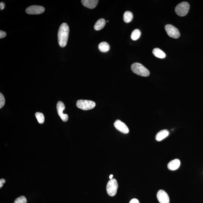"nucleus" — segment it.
I'll return each instance as SVG.
<instances>
[{
  "instance_id": "obj_1",
  "label": "nucleus",
  "mask_w": 203,
  "mask_h": 203,
  "mask_svg": "<svg viewBox=\"0 0 203 203\" xmlns=\"http://www.w3.org/2000/svg\"><path fill=\"white\" fill-rule=\"evenodd\" d=\"M69 32V27L66 23H63L60 27L58 32V42L60 46L63 47L67 44Z\"/></svg>"
},
{
  "instance_id": "obj_2",
  "label": "nucleus",
  "mask_w": 203,
  "mask_h": 203,
  "mask_svg": "<svg viewBox=\"0 0 203 203\" xmlns=\"http://www.w3.org/2000/svg\"><path fill=\"white\" fill-rule=\"evenodd\" d=\"M131 69L133 73L140 76L147 77L149 75V71L141 64L136 62L131 65Z\"/></svg>"
},
{
  "instance_id": "obj_3",
  "label": "nucleus",
  "mask_w": 203,
  "mask_h": 203,
  "mask_svg": "<svg viewBox=\"0 0 203 203\" xmlns=\"http://www.w3.org/2000/svg\"><path fill=\"white\" fill-rule=\"evenodd\" d=\"M190 9V5L188 2H184L181 3L176 7L175 11L178 16L183 17L186 15Z\"/></svg>"
},
{
  "instance_id": "obj_4",
  "label": "nucleus",
  "mask_w": 203,
  "mask_h": 203,
  "mask_svg": "<svg viewBox=\"0 0 203 203\" xmlns=\"http://www.w3.org/2000/svg\"><path fill=\"white\" fill-rule=\"evenodd\" d=\"M118 188V184L116 180L110 179L107 184V191L110 197H114L116 194Z\"/></svg>"
},
{
  "instance_id": "obj_5",
  "label": "nucleus",
  "mask_w": 203,
  "mask_h": 203,
  "mask_svg": "<svg viewBox=\"0 0 203 203\" xmlns=\"http://www.w3.org/2000/svg\"><path fill=\"white\" fill-rule=\"evenodd\" d=\"M77 108L83 110L92 109L96 106V103L92 100H80L77 103Z\"/></svg>"
},
{
  "instance_id": "obj_6",
  "label": "nucleus",
  "mask_w": 203,
  "mask_h": 203,
  "mask_svg": "<svg viewBox=\"0 0 203 203\" xmlns=\"http://www.w3.org/2000/svg\"><path fill=\"white\" fill-rule=\"evenodd\" d=\"M166 32L170 37L178 39L180 37V33L178 29L171 24H167L165 27Z\"/></svg>"
},
{
  "instance_id": "obj_7",
  "label": "nucleus",
  "mask_w": 203,
  "mask_h": 203,
  "mask_svg": "<svg viewBox=\"0 0 203 203\" xmlns=\"http://www.w3.org/2000/svg\"><path fill=\"white\" fill-rule=\"evenodd\" d=\"M65 109V106L64 103L60 101H58L57 105V112L62 120L64 122H66L68 120L69 116L67 114L63 113V111Z\"/></svg>"
},
{
  "instance_id": "obj_8",
  "label": "nucleus",
  "mask_w": 203,
  "mask_h": 203,
  "mask_svg": "<svg viewBox=\"0 0 203 203\" xmlns=\"http://www.w3.org/2000/svg\"><path fill=\"white\" fill-rule=\"evenodd\" d=\"M45 9L43 6L33 5L28 7L26 9V12L29 14H39L44 11Z\"/></svg>"
},
{
  "instance_id": "obj_9",
  "label": "nucleus",
  "mask_w": 203,
  "mask_h": 203,
  "mask_svg": "<svg viewBox=\"0 0 203 203\" xmlns=\"http://www.w3.org/2000/svg\"><path fill=\"white\" fill-rule=\"evenodd\" d=\"M114 125L115 128L121 133H125V134H127V133H129L128 128L125 123L119 120H117L116 121L114 122Z\"/></svg>"
},
{
  "instance_id": "obj_10",
  "label": "nucleus",
  "mask_w": 203,
  "mask_h": 203,
  "mask_svg": "<svg viewBox=\"0 0 203 203\" xmlns=\"http://www.w3.org/2000/svg\"><path fill=\"white\" fill-rule=\"evenodd\" d=\"M157 198L160 203H169L170 199L168 194L164 190H160L157 193Z\"/></svg>"
},
{
  "instance_id": "obj_11",
  "label": "nucleus",
  "mask_w": 203,
  "mask_h": 203,
  "mask_svg": "<svg viewBox=\"0 0 203 203\" xmlns=\"http://www.w3.org/2000/svg\"><path fill=\"white\" fill-rule=\"evenodd\" d=\"M99 1L98 0H82V3L84 6L89 9H94L97 5Z\"/></svg>"
},
{
  "instance_id": "obj_12",
  "label": "nucleus",
  "mask_w": 203,
  "mask_h": 203,
  "mask_svg": "<svg viewBox=\"0 0 203 203\" xmlns=\"http://www.w3.org/2000/svg\"><path fill=\"white\" fill-rule=\"evenodd\" d=\"M181 165L180 161L178 159H174L168 163L167 167L170 170H176L179 168Z\"/></svg>"
},
{
  "instance_id": "obj_13",
  "label": "nucleus",
  "mask_w": 203,
  "mask_h": 203,
  "mask_svg": "<svg viewBox=\"0 0 203 203\" xmlns=\"http://www.w3.org/2000/svg\"><path fill=\"white\" fill-rule=\"evenodd\" d=\"M169 133L168 131L164 129L159 131L156 134L155 138L157 141H161L164 139L169 135Z\"/></svg>"
},
{
  "instance_id": "obj_14",
  "label": "nucleus",
  "mask_w": 203,
  "mask_h": 203,
  "mask_svg": "<svg viewBox=\"0 0 203 203\" xmlns=\"http://www.w3.org/2000/svg\"><path fill=\"white\" fill-rule=\"evenodd\" d=\"M106 24L105 20L103 19H99L96 22L94 26V29L95 30L99 31L104 28Z\"/></svg>"
},
{
  "instance_id": "obj_15",
  "label": "nucleus",
  "mask_w": 203,
  "mask_h": 203,
  "mask_svg": "<svg viewBox=\"0 0 203 203\" xmlns=\"http://www.w3.org/2000/svg\"><path fill=\"white\" fill-rule=\"evenodd\" d=\"M152 53L155 57L160 59H163L166 57L165 53L159 48H156L154 49Z\"/></svg>"
},
{
  "instance_id": "obj_16",
  "label": "nucleus",
  "mask_w": 203,
  "mask_h": 203,
  "mask_svg": "<svg viewBox=\"0 0 203 203\" xmlns=\"http://www.w3.org/2000/svg\"><path fill=\"white\" fill-rule=\"evenodd\" d=\"M98 48L99 50L102 52H106L110 50V46L107 42H103L99 44Z\"/></svg>"
},
{
  "instance_id": "obj_17",
  "label": "nucleus",
  "mask_w": 203,
  "mask_h": 203,
  "mask_svg": "<svg viewBox=\"0 0 203 203\" xmlns=\"http://www.w3.org/2000/svg\"><path fill=\"white\" fill-rule=\"evenodd\" d=\"M133 13L131 12L127 11L123 15V20L125 23H128L131 22L133 19Z\"/></svg>"
},
{
  "instance_id": "obj_18",
  "label": "nucleus",
  "mask_w": 203,
  "mask_h": 203,
  "mask_svg": "<svg viewBox=\"0 0 203 203\" xmlns=\"http://www.w3.org/2000/svg\"><path fill=\"white\" fill-rule=\"evenodd\" d=\"M141 32L140 30L136 29L133 31L131 35V38L133 40L136 41L139 39L141 36Z\"/></svg>"
},
{
  "instance_id": "obj_19",
  "label": "nucleus",
  "mask_w": 203,
  "mask_h": 203,
  "mask_svg": "<svg viewBox=\"0 0 203 203\" xmlns=\"http://www.w3.org/2000/svg\"><path fill=\"white\" fill-rule=\"evenodd\" d=\"M35 117L37 119L39 123H44V115L41 113L37 112L35 113Z\"/></svg>"
},
{
  "instance_id": "obj_20",
  "label": "nucleus",
  "mask_w": 203,
  "mask_h": 203,
  "mask_svg": "<svg viewBox=\"0 0 203 203\" xmlns=\"http://www.w3.org/2000/svg\"><path fill=\"white\" fill-rule=\"evenodd\" d=\"M26 198L24 196L18 197L15 201L14 203H27Z\"/></svg>"
},
{
  "instance_id": "obj_21",
  "label": "nucleus",
  "mask_w": 203,
  "mask_h": 203,
  "mask_svg": "<svg viewBox=\"0 0 203 203\" xmlns=\"http://www.w3.org/2000/svg\"><path fill=\"white\" fill-rule=\"evenodd\" d=\"M5 99L2 93H0V108H2L4 105Z\"/></svg>"
},
{
  "instance_id": "obj_22",
  "label": "nucleus",
  "mask_w": 203,
  "mask_h": 203,
  "mask_svg": "<svg viewBox=\"0 0 203 203\" xmlns=\"http://www.w3.org/2000/svg\"><path fill=\"white\" fill-rule=\"evenodd\" d=\"M6 34L4 31H0V39H2L5 37H6Z\"/></svg>"
},
{
  "instance_id": "obj_23",
  "label": "nucleus",
  "mask_w": 203,
  "mask_h": 203,
  "mask_svg": "<svg viewBox=\"0 0 203 203\" xmlns=\"http://www.w3.org/2000/svg\"><path fill=\"white\" fill-rule=\"evenodd\" d=\"M129 203H140L139 201L137 199L134 198L131 200Z\"/></svg>"
},
{
  "instance_id": "obj_24",
  "label": "nucleus",
  "mask_w": 203,
  "mask_h": 203,
  "mask_svg": "<svg viewBox=\"0 0 203 203\" xmlns=\"http://www.w3.org/2000/svg\"><path fill=\"white\" fill-rule=\"evenodd\" d=\"M5 180L4 179H1L0 180V188H1L3 186L4 184L5 183Z\"/></svg>"
},
{
  "instance_id": "obj_25",
  "label": "nucleus",
  "mask_w": 203,
  "mask_h": 203,
  "mask_svg": "<svg viewBox=\"0 0 203 203\" xmlns=\"http://www.w3.org/2000/svg\"><path fill=\"white\" fill-rule=\"evenodd\" d=\"M5 7V4L3 2H1V3H0V9H1V10H3V9H4Z\"/></svg>"
},
{
  "instance_id": "obj_26",
  "label": "nucleus",
  "mask_w": 203,
  "mask_h": 203,
  "mask_svg": "<svg viewBox=\"0 0 203 203\" xmlns=\"http://www.w3.org/2000/svg\"><path fill=\"white\" fill-rule=\"evenodd\" d=\"M113 175H110V177H109L110 179H112V178H113Z\"/></svg>"
}]
</instances>
